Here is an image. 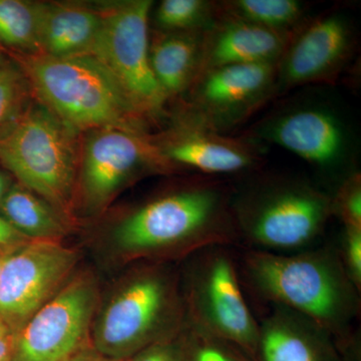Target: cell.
I'll return each instance as SVG.
<instances>
[{
	"label": "cell",
	"mask_w": 361,
	"mask_h": 361,
	"mask_svg": "<svg viewBox=\"0 0 361 361\" xmlns=\"http://www.w3.org/2000/svg\"><path fill=\"white\" fill-rule=\"evenodd\" d=\"M16 332L0 318V361L13 360Z\"/></svg>",
	"instance_id": "cell-30"
},
{
	"label": "cell",
	"mask_w": 361,
	"mask_h": 361,
	"mask_svg": "<svg viewBox=\"0 0 361 361\" xmlns=\"http://www.w3.org/2000/svg\"><path fill=\"white\" fill-rule=\"evenodd\" d=\"M78 133L32 104L0 135V163L66 219L73 208L80 142Z\"/></svg>",
	"instance_id": "cell-6"
},
{
	"label": "cell",
	"mask_w": 361,
	"mask_h": 361,
	"mask_svg": "<svg viewBox=\"0 0 361 361\" xmlns=\"http://www.w3.org/2000/svg\"><path fill=\"white\" fill-rule=\"evenodd\" d=\"M219 13L275 32L294 33L307 20L308 4L298 0H225Z\"/></svg>",
	"instance_id": "cell-21"
},
{
	"label": "cell",
	"mask_w": 361,
	"mask_h": 361,
	"mask_svg": "<svg viewBox=\"0 0 361 361\" xmlns=\"http://www.w3.org/2000/svg\"><path fill=\"white\" fill-rule=\"evenodd\" d=\"M147 173H174L151 135L114 128L85 132L73 205L75 201L85 215H97Z\"/></svg>",
	"instance_id": "cell-10"
},
{
	"label": "cell",
	"mask_w": 361,
	"mask_h": 361,
	"mask_svg": "<svg viewBox=\"0 0 361 361\" xmlns=\"http://www.w3.org/2000/svg\"><path fill=\"white\" fill-rule=\"evenodd\" d=\"M180 116L225 134L277 97V63L221 66L202 73Z\"/></svg>",
	"instance_id": "cell-12"
},
{
	"label": "cell",
	"mask_w": 361,
	"mask_h": 361,
	"mask_svg": "<svg viewBox=\"0 0 361 361\" xmlns=\"http://www.w3.org/2000/svg\"><path fill=\"white\" fill-rule=\"evenodd\" d=\"M180 276L167 262L137 266L97 307L92 345L106 360L127 361L187 326Z\"/></svg>",
	"instance_id": "cell-3"
},
{
	"label": "cell",
	"mask_w": 361,
	"mask_h": 361,
	"mask_svg": "<svg viewBox=\"0 0 361 361\" xmlns=\"http://www.w3.org/2000/svg\"><path fill=\"white\" fill-rule=\"evenodd\" d=\"M14 250H16V249H14ZM11 251L4 250V249H0V271H1L4 261H6L7 256H8V254L11 253Z\"/></svg>",
	"instance_id": "cell-33"
},
{
	"label": "cell",
	"mask_w": 361,
	"mask_h": 361,
	"mask_svg": "<svg viewBox=\"0 0 361 361\" xmlns=\"http://www.w3.org/2000/svg\"><path fill=\"white\" fill-rule=\"evenodd\" d=\"M9 66L0 68V135L11 128L26 97L25 78Z\"/></svg>",
	"instance_id": "cell-24"
},
{
	"label": "cell",
	"mask_w": 361,
	"mask_h": 361,
	"mask_svg": "<svg viewBox=\"0 0 361 361\" xmlns=\"http://www.w3.org/2000/svg\"><path fill=\"white\" fill-rule=\"evenodd\" d=\"M242 270L261 298L296 311L326 330L348 361H360L353 324L360 291L349 279L332 246L293 253L245 252Z\"/></svg>",
	"instance_id": "cell-2"
},
{
	"label": "cell",
	"mask_w": 361,
	"mask_h": 361,
	"mask_svg": "<svg viewBox=\"0 0 361 361\" xmlns=\"http://www.w3.org/2000/svg\"><path fill=\"white\" fill-rule=\"evenodd\" d=\"M233 188L219 178L196 176L130 211L111 233L123 261L169 262L210 246L240 241L233 219Z\"/></svg>",
	"instance_id": "cell-1"
},
{
	"label": "cell",
	"mask_w": 361,
	"mask_h": 361,
	"mask_svg": "<svg viewBox=\"0 0 361 361\" xmlns=\"http://www.w3.org/2000/svg\"><path fill=\"white\" fill-rule=\"evenodd\" d=\"M40 54L68 59L89 56L101 30L102 13L68 4H37Z\"/></svg>",
	"instance_id": "cell-18"
},
{
	"label": "cell",
	"mask_w": 361,
	"mask_h": 361,
	"mask_svg": "<svg viewBox=\"0 0 361 361\" xmlns=\"http://www.w3.org/2000/svg\"><path fill=\"white\" fill-rule=\"evenodd\" d=\"M243 137L276 145L307 161L339 184L357 172V137L334 102L315 96L295 97L261 118Z\"/></svg>",
	"instance_id": "cell-7"
},
{
	"label": "cell",
	"mask_w": 361,
	"mask_h": 361,
	"mask_svg": "<svg viewBox=\"0 0 361 361\" xmlns=\"http://www.w3.org/2000/svg\"><path fill=\"white\" fill-rule=\"evenodd\" d=\"M99 286L90 272L73 274L16 334L11 361H77L92 345Z\"/></svg>",
	"instance_id": "cell-11"
},
{
	"label": "cell",
	"mask_w": 361,
	"mask_h": 361,
	"mask_svg": "<svg viewBox=\"0 0 361 361\" xmlns=\"http://www.w3.org/2000/svg\"><path fill=\"white\" fill-rule=\"evenodd\" d=\"M292 35L218 11L215 23L204 35L200 75L221 66L278 63Z\"/></svg>",
	"instance_id": "cell-17"
},
{
	"label": "cell",
	"mask_w": 361,
	"mask_h": 361,
	"mask_svg": "<svg viewBox=\"0 0 361 361\" xmlns=\"http://www.w3.org/2000/svg\"><path fill=\"white\" fill-rule=\"evenodd\" d=\"M4 66H6V61L4 52L1 51V47H0V68H4Z\"/></svg>",
	"instance_id": "cell-34"
},
{
	"label": "cell",
	"mask_w": 361,
	"mask_h": 361,
	"mask_svg": "<svg viewBox=\"0 0 361 361\" xmlns=\"http://www.w3.org/2000/svg\"><path fill=\"white\" fill-rule=\"evenodd\" d=\"M190 329L193 361H254L229 342Z\"/></svg>",
	"instance_id": "cell-27"
},
{
	"label": "cell",
	"mask_w": 361,
	"mask_h": 361,
	"mask_svg": "<svg viewBox=\"0 0 361 361\" xmlns=\"http://www.w3.org/2000/svg\"><path fill=\"white\" fill-rule=\"evenodd\" d=\"M152 141L174 172L190 170L198 176L247 175L263 163L260 144L247 137H232L179 116L173 129Z\"/></svg>",
	"instance_id": "cell-15"
},
{
	"label": "cell",
	"mask_w": 361,
	"mask_h": 361,
	"mask_svg": "<svg viewBox=\"0 0 361 361\" xmlns=\"http://www.w3.org/2000/svg\"><path fill=\"white\" fill-rule=\"evenodd\" d=\"M205 32H156L149 39L152 71L169 101L184 96L200 75Z\"/></svg>",
	"instance_id": "cell-19"
},
{
	"label": "cell",
	"mask_w": 361,
	"mask_h": 361,
	"mask_svg": "<svg viewBox=\"0 0 361 361\" xmlns=\"http://www.w3.org/2000/svg\"><path fill=\"white\" fill-rule=\"evenodd\" d=\"M11 185H13V183L9 180V178L4 175V173L0 172V202L6 196Z\"/></svg>",
	"instance_id": "cell-31"
},
{
	"label": "cell",
	"mask_w": 361,
	"mask_h": 361,
	"mask_svg": "<svg viewBox=\"0 0 361 361\" xmlns=\"http://www.w3.org/2000/svg\"><path fill=\"white\" fill-rule=\"evenodd\" d=\"M0 215L30 240L61 241L70 229L65 216L20 184L9 188L0 202Z\"/></svg>",
	"instance_id": "cell-20"
},
{
	"label": "cell",
	"mask_w": 361,
	"mask_h": 361,
	"mask_svg": "<svg viewBox=\"0 0 361 361\" xmlns=\"http://www.w3.org/2000/svg\"><path fill=\"white\" fill-rule=\"evenodd\" d=\"M356 44V30L348 13L331 11L306 20L278 61L277 96L301 85L334 84Z\"/></svg>",
	"instance_id": "cell-14"
},
{
	"label": "cell",
	"mask_w": 361,
	"mask_h": 361,
	"mask_svg": "<svg viewBox=\"0 0 361 361\" xmlns=\"http://www.w3.org/2000/svg\"><path fill=\"white\" fill-rule=\"evenodd\" d=\"M332 208L343 227L361 228V175L358 171L338 185L332 196Z\"/></svg>",
	"instance_id": "cell-25"
},
{
	"label": "cell",
	"mask_w": 361,
	"mask_h": 361,
	"mask_svg": "<svg viewBox=\"0 0 361 361\" xmlns=\"http://www.w3.org/2000/svg\"><path fill=\"white\" fill-rule=\"evenodd\" d=\"M180 277L187 323L222 339L254 360L259 324L245 300L228 246H210L190 256Z\"/></svg>",
	"instance_id": "cell-8"
},
{
	"label": "cell",
	"mask_w": 361,
	"mask_h": 361,
	"mask_svg": "<svg viewBox=\"0 0 361 361\" xmlns=\"http://www.w3.org/2000/svg\"><path fill=\"white\" fill-rule=\"evenodd\" d=\"M77 250L61 241L30 240L11 251L0 271V318L16 332L73 277Z\"/></svg>",
	"instance_id": "cell-13"
},
{
	"label": "cell",
	"mask_w": 361,
	"mask_h": 361,
	"mask_svg": "<svg viewBox=\"0 0 361 361\" xmlns=\"http://www.w3.org/2000/svg\"><path fill=\"white\" fill-rule=\"evenodd\" d=\"M0 42L20 54H40L37 4L0 0Z\"/></svg>",
	"instance_id": "cell-22"
},
{
	"label": "cell",
	"mask_w": 361,
	"mask_h": 361,
	"mask_svg": "<svg viewBox=\"0 0 361 361\" xmlns=\"http://www.w3.org/2000/svg\"><path fill=\"white\" fill-rule=\"evenodd\" d=\"M77 361H115V360H106V358L101 357L99 355H97L96 357H90V356H82V357H80V360H78Z\"/></svg>",
	"instance_id": "cell-32"
},
{
	"label": "cell",
	"mask_w": 361,
	"mask_h": 361,
	"mask_svg": "<svg viewBox=\"0 0 361 361\" xmlns=\"http://www.w3.org/2000/svg\"><path fill=\"white\" fill-rule=\"evenodd\" d=\"M151 0H129L101 11V30L89 56L110 73L147 123L161 120L169 99L149 56Z\"/></svg>",
	"instance_id": "cell-9"
},
{
	"label": "cell",
	"mask_w": 361,
	"mask_h": 361,
	"mask_svg": "<svg viewBox=\"0 0 361 361\" xmlns=\"http://www.w3.org/2000/svg\"><path fill=\"white\" fill-rule=\"evenodd\" d=\"M18 59L40 104L78 134L114 128L148 135V123L115 78L92 56L58 59L20 54Z\"/></svg>",
	"instance_id": "cell-5"
},
{
	"label": "cell",
	"mask_w": 361,
	"mask_h": 361,
	"mask_svg": "<svg viewBox=\"0 0 361 361\" xmlns=\"http://www.w3.org/2000/svg\"><path fill=\"white\" fill-rule=\"evenodd\" d=\"M338 253L349 279L360 291L361 228L344 227Z\"/></svg>",
	"instance_id": "cell-28"
},
{
	"label": "cell",
	"mask_w": 361,
	"mask_h": 361,
	"mask_svg": "<svg viewBox=\"0 0 361 361\" xmlns=\"http://www.w3.org/2000/svg\"><path fill=\"white\" fill-rule=\"evenodd\" d=\"M258 324L254 361H348L329 332L285 306L270 304Z\"/></svg>",
	"instance_id": "cell-16"
},
{
	"label": "cell",
	"mask_w": 361,
	"mask_h": 361,
	"mask_svg": "<svg viewBox=\"0 0 361 361\" xmlns=\"http://www.w3.org/2000/svg\"><path fill=\"white\" fill-rule=\"evenodd\" d=\"M127 361H193L189 325L176 336L142 349Z\"/></svg>",
	"instance_id": "cell-26"
},
{
	"label": "cell",
	"mask_w": 361,
	"mask_h": 361,
	"mask_svg": "<svg viewBox=\"0 0 361 361\" xmlns=\"http://www.w3.org/2000/svg\"><path fill=\"white\" fill-rule=\"evenodd\" d=\"M217 13V1L163 0L154 13V21L157 32H204L215 23Z\"/></svg>",
	"instance_id": "cell-23"
},
{
	"label": "cell",
	"mask_w": 361,
	"mask_h": 361,
	"mask_svg": "<svg viewBox=\"0 0 361 361\" xmlns=\"http://www.w3.org/2000/svg\"><path fill=\"white\" fill-rule=\"evenodd\" d=\"M28 241L30 239L16 231L13 226L0 215V249L13 251Z\"/></svg>",
	"instance_id": "cell-29"
},
{
	"label": "cell",
	"mask_w": 361,
	"mask_h": 361,
	"mask_svg": "<svg viewBox=\"0 0 361 361\" xmlns=\"http://www.w3.org/2000/svg\"><path fill=\"white\" fill-rule=\"evenodd\" d=\"M239 240L252 250H306L334 216L332 196L310 180L282 174H250L232 189Z\"/></svg>",
	"instance_id": "cell-4"
}]
</instances>
